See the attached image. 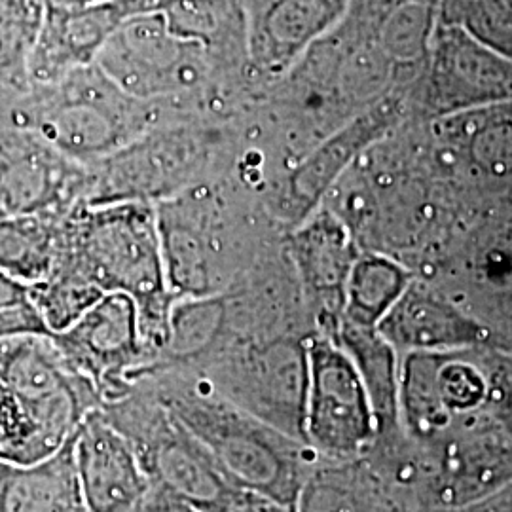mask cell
<instances>
[{
  "label": "cell",
  "instance_id": "6da1fadb",
  "mask_svg": "<svg viewBox=\"0 0 512 512\" xmlns=\"http://www.w3.org/2000/svg\"><path fill=\"white\" fill-rule=\"evenodd\" d=\"M217 461L241 490L294 507L317 456L294 439L256 420L177 370H158L139 380Z\"/></svg>",
  "mask_w": 512,
  "mask_h": 512
},
{
  "label": "cell",
  "instance_id": "7a4b0ae2",
  "mask_svg": "<svg viewBox=\"0 0 512 512\" xmlns=\"http://www.w3.org/2000/svg\"><path fill=\"white\" fill-rule=\"evenodd\" d=\"M55 260L82 272L103 293L131 296L148 348L158 359L175 298L165 283L156 207L147 202L92 205L78 219L67 249L57 247Z\"/></svg>",
  "mask_w": 512,
  "mask_h": 512
},
{
  "label": "cell",
  "instance_id": "3957f363",
  "mask_svg": "<svg viewBox=\"0 0 512 512\" xmlns=\"http://www.w3.org/2000/svg\"><path fill=\"white\" fill-rule=\"evenodd\" d=\"M308 340L293 332L236 338L194 370H177L277 431L304 440Z\"/></svg>",
  "mask_w": 512,
  "mask_h": 512
},
{
  "label": "cell",
  "instance_id": "277c9868",
  "mask_svg": "<svg viewBox=\"0 0 512 512\" xmlns=\"http://www.w3.org/2000/svg\"><path fill=\"white\" fill-rule=\"evenodd\" d=\"M97 410L128 439L152 484L202 512L219 511L238 492L211 454L143 382H133Z\"/></svg>",
  "mask_w": 512,
  "mask_h": 512
},
{
  "label": "cell",
  "instance_id": "5b68a950",
  "mask_svg": "<svg viewBox=\"0 0 512 512\" xmlns=\"http://www.w3.org/2000/svg\"><path fill=\"white\" fill-rule=\"evenodd\" d=\"M57 92L29 114L19 112L23 131L67 160H93L126 147L133 139L137 114L131 101L92 63L55 82Z\"/></svg>",
  "mask_w": 512,
  "mask_h": 512
},
{
  "label": "cell",
  "instance_id": "8992f818",
  "mask_svg": "<svg viewBox=\"0 0 512 512\" xmlns=\"http://www.w3.org/2000/svg\"><path fill=\"white\" fill-rule=\"evenodd\" d=\"M495 346L399 357V420L404 435L427 444L454 423L490 412Z\"/></svg>",
  "mask_w": 512,
  "mask_h": 512
},
{
  "label": "cell",
  "instance_id": "52a82bcc",
  "mask_svg": "<svg viewBox=\"0 0 512 512\" xmlns=\"http://www.w3.org/2000/svg\"><path fill=\"white\" fill-rule=\"evenodd\" d=\"M378 421L363 378L346 349L325 334L308 340V397L304 442L321 459L365 456Z\"/></svg>",
  "mask_w": 512,
  "mask_h": 512
},
{
  "label": "cell",
  "instance_id": "ba28073f",
  "mask_svg": "<svg viewBox=\"0 0 512 512\" xmlns=\"http://www.w3.org/2000/svg\"><path fill=\"white\" fill-rule=\"evenodd\" d=\"M421 448L425 512L480 503L512 484V433L492 412L454 423Z\"/></svg>",
  "mask_w": 512,
  "mask_h": 512
},
{
  "label": "cell",
  "instance_id": "9c48e42d",
  "mask_svg": "<svg viewBox=\"0 0 512 512\" xmlns=\"http://www.w3.org/2000/svg\"><path fill=\"white\" fill-rule=\"evenodd\" d=\"M137 101L198 86L217 63L200 44L177 37L156 10L126 19L93 61Z\"/></svg>",
  "mask_w": 512,
  "mask_h": 512
},
{
  "label": "cell",
  "instance_id": "30bf717a",
  "mask_svg": "<svg viewBox=\"0 0 512 512\" xmlns=\"http://www.w3.org/2000/svg\"><path fill=\"white\" fill-rule=\"evenodd\" d=\"M52 338L74 370L99 389L103 403L122 395L156 361L141 329L139 308L124 293L103 294Z\"/></svg>",
  "mask_w": 512,
  "mask_h": 512
},
{
  "label": "cell",
  "instance_id": "8fae6325",
  "mask_svg": "<svg viewBox=\"0 0 512 512\" xmlns=\"http://www.w3.org/2000/svg\"><path fill=\"white\" fill-rule=\"evenodd\" d=\"M427 109L454 116L512 103V59L465 31L437 23L421 69Z\"/></svg>",
  "mask_w": 512,
  "mask_h": 512
},
{
  "label": "cell",
  "instance_id": "7c38bea8",
  "mask_svg": "<svg viewBox=\"0 0 512 512\" xmlns=\"http://www.w3.org/2000/svg\"><path fill=\"white\" fill-rule=\"evenodd\" d=\"M247 63L266 78L293 71L348 16L351 0H243Z\"/></svg>",
  "mask_w": 512,
  "mask_h": 512
},
{
  "label": "cell",
  "instance_id": "4fadbf2b",
  "mask_svg": "<svg viewBox=\"0 0 512 512\" xmlns=\"http://www.w3.org/2000/svg\"><path fill=\"white\" fill-rule=\"evenodd\" d=\"M359 253L348 226L327 207L315 209L296 228L291 256L315 334L334 336L338 329L349 270Z\"/></svg>",
  "mask_w": 512,
  "mask_h": 512
},
{
  "label": "cell",
  "instance_id": "5bb4252c",
  "mask_svg": "<svg viewBox=\"0 0 512 512\" xmlns=\"http://www.w3.org/2000/svg\"><path fill=\"white\" fill-rule=\"evenodd\" d=\"M158 0H103L74 10L44 8L29 59V82L52 86L95 61L116 29L137 14L152 12Z\"/></svg>",
  "mask_w": 512,
  "mask_h": 512
},
{
  "label": "cell",
  "instance_id": "9a60e30c",
  "mask_svg": "<svg viewBox=\"0 0 512 512\" xmlns=\"http://www.w3.org/2000/svg\"><path fill=\"white\" fill-rule=\"evenodd\" d=\"M378 332L399 357L495 346L492 330L442 293L437 285L418 277L408 283L401 298L385 313Z\"/></svg>",
  "mask_w": 512,
  "mask_h": 512
},
{
  "label": "cell",
  "instance_id": "2e32d148",
  "mask_svg": "<svg viewBox=\"0 0 512 512\" xmlns=\"http://www.w3.org/2000/svg\"><path fill=\"white\" fill-rule=\"evenodd\" d=\"M74 463L90 512H129L152 484L128 439L99 410L74 435Z\"/></svg>",
  "mask_w": 512,
  "mask_h": 512
},
{
  "label": "cell",
  "instance_id": "e0dca14e",
  "mask_svg": "<svg viewBox=\"0 0 512 512\" xmlns=\"http://www.w3.org/2000/svg\"><path fill=\"white\" fill-rule=\"evenodd\" d=\"M399 107V97H387L300 160L289 179V207L300 222L317 209L330 186L357 162L361 152L397 120Z\"/></svg>",
  "mask_w": 512,
  "mask_h": 512
},
{
  "label": "cell",
  "instance_id": "ac0fdd59",
  "mask_svg": "<svg viewBox=\"0 0 512 512\" xmlns=\"http://www.w3.org/2000/svg\"><path fill=\"white\" fill-rule=\"evenodd\" d=\"M296 512H410L384 476L365 458H317Z\"/></svg>",
  "mask_w": 512,
  "mask_h": 512
},
{
  "label": "cell",
  "instance_id": "d6986e66",
  "mask_svg": "<svg viewBox=\"0 0 512 512\" xmlns=\"http://www.w3.org/2000/svg\"><path fill=\"white\" fill-rule=\"evenodd\" d=\"M0 512H90L74 463V437L48 458L0 461Z\"/></svg>",
  "mask_w": 512,
  "mask_h": 512
},
{
  "label": "cell",
  "instance_id": "ffe728a7",
  "mask_svg": "<svg viewBox=\"0 0 512 512\" xmlns=\"http://www.w3.org/2000/svg\"><path fill=\"white\" fill-rule=\"evenodd\" d=\"M63 156L44 141H0V207L8 215H44L59 202L67 177Z\"/></svg>",
  "mask_w": 512,
  "mask_h": 512
},
{
  "label": "cell",
  "instance_id": "44dd1931",
  "mask_svg": "<svg viewBox=\"0 0 512 512\" xmlns=\"http://www.w3.org/2000/svg\"><path fill=\"white\" fill-rule=\"evenodd\" d=\"M165 283L175 300L228 293L230 275L217 251L186 220L156 209Z\"/></svg>",
  "mask_w": 512,
  "mask_h": 512
},
{
  "label": "cell",
  "instance_id": "7402d4cb",
  "mask_svg": "<svg viewBox=\"0 0 512 512\" xmlns=\"http://www.w3.org/2000/svg\"><path fill=\"white\" fill-rule=\"evenodd\" d=\"M154 10L177 37L200 44L217 63L247 61L243 0H158Z\"/></svg>",
  "mask_w": 512,
  "mask_h": 512
},
{
  "label": "cell",
  "instance_id": "603a6c76",
  "mask_svg": "<svg viewBox=\"0 0 512 512\" xmlns=\"http://www.w3.org/2000/svg\"><path fill=\"white\" fill-rule=\"evenodd\" d=\"M334 338L346 349L365 384L378 421V437L403 431L399 420V355L378 329H366L340 321Z\"/></svg>",
  "mask_w": 512,
  "mask_h": 512
},
{
  "label": "cell",
  "instance_id": "cb8c5ba5",
  "mask_svg": "<svg viewBox=\"0 0 512 512\" xmlns=\"http://www.w3.org/2000/svg\"><path fill=\"white\" fill-rule=\"evenodd\" d=\"M412 279V272L395 256L361 251L349 270L340 321L378 329Z\"/></svg>",
  "mask_w": 512,
  "mask_h": 512
},
{
  "label": "cell",
  "instance_id": "d4e9b609",
  "mask_svg": "<svg viewBox=\"0 0 512 512\" xmlns=\"http://www.w3.org/2000/svg\"><path fill=\"white\" fill-rule=\"evenodd\" d=\"M439 0H406L395 4L376 25L374 40L397 69L425 65L437 29Z\"/></svg>",
  "mask_w": 512,
  "mask_h": 512
},
{
  "label": "cell",
  "instance_id": "484cf974",
  "mask_svg": "<svg viewBox=\"0 0 512 512\" xmlns=\"http://www.w3.org/2000/svg\"><path fill=\"white\" fill-rule=\"evenodd\" d=\"M57 239L42 215H6L0 219V270L33 285L50 274Z\"/></svg>",
  "mask_w": 512,
  "mask_h": 512
},
{
  "label": "cell",
  "instance_id": "4316f807",
  "mask_svg": "<svg viewBox=\"0 0 512 512\" xmlns=\"http://www.w3.org/2000/svg\"><path fill=\"white\" fill-rule=\"evenodd\" d=\"M103 294L107 293L92 279L59 260H55L50 274L31 285V302L52 334L69 329Z\"/></svg>",
  "mask_w": 512,
  "mask_h": 512
},
{
  "label": "cell",
  "instance_id": "83f0119b",
  "mask_svg": "<svg viewBox=\"0 0 512 512\" xmlns=\"http://www.w3.org/2000/svg\"><path fill=\"white\" fill-rule=\"evenodd\" d=\"M44 16V0H0V88L29 82V59Z\"/></svg>",
  "mask_w": 512,
  "mask_h": 512
},
{
  "label": "cell",
  "instance_id": "f1b7e54d",
  "mask_svg": "<svg viewBox=\"0 0 512 512\" xmlns=\"http://www.w3.org/2000/svg\"><path fill=\"white\" fill-rule=\"evenodd\" d=\"M437 23L458 27L512 59V0H439Z\"/></svg>",
  "mask_w": 512,
  "mask_h": 512
},
{
  "label": "cell",
  "instance_id": "f546056e",
  "mask_svg": "<svg viewBox=\"0 0 512 512\" xmlns=\"http://www.w3.org/2000/svg\"><path fill=\"white\" fill-rule=\"evenodd\" d=\"M490 412L512 433V355L494 349Z\"/></svg>",
  "mask_w": 512,
  "mask_h": 512
},
{
  "label": "cell",
  "instance_id": "4dcf8cb0",
  "mask_svg": "<svg viewBox=\"0 0 512 512\" xmlns=\"http://www.w3.org/2000/svg\"><path fill=\"white\" fill-rule=\"evenodd\" d=\"M31 334H52L31 300L0 310V342Z\"/></svg>",
  "mask_w": 512,
  "mask_h": 512
},
{
  "label": "cell",
  "instance_id": "1f68e13d",
  "mask_svg": "<svg viewBox=\"0 0 512 512\" xmlns=\"http://www.w3.org/2000/svg\"><path fill=\"white\" fill-rule=\"evenodd\" d=\"M129 512H202L184 501L183 497L165 490L158 484H150L147 494L143 495Z\"/></svg>",
  "mask_w": 512,
  "mask_h": 512
},
{
  "label": "cell",
  "instance_id": "d6a6232c",
  "mask_svg": "<svg viewBox=\"0 0 512 512\" xmlns=\"http://www.w3.org/2000/svg\"><path fill=\"white\" fill-rule=\"evenodd\" d=\"M217 512H296V509L277 503L270 497L239 488L238 492L232 495V499Z\"/></svg>",
  "mask_w": 512,
  "mask_h": 512
},
{
  "label": "cell",
  "instance_id": "836d02e7",
  "mask_svg": "<svg viewBox=\"0 0 512 512\" xmlns=\"http://www.w3.org/2000/svg\"><path fill=\"white\" fill-rule=\"evenodd\" d=\"M31 300V285L0 270V310L25 304Z\"/></svg>",
  "mask_w": 512,
  "mask_h": 512
},
{
  "label": "cell",
  "instance_id": "e575fe53",
  "mask_svg": "<svg viewBox=\"0 0 512 512\" xmlns=\"http://www.w3.org/2000/svg\"><path fill=\"white\" fill-rule=\"evenodd\" d=\"M6 215H8V213H6V211H4V209H2V207H0V219H4V217H6Z\"/></svg>",
  "mask_w": 512,
  "mask_h": 512
}]
</instances>
